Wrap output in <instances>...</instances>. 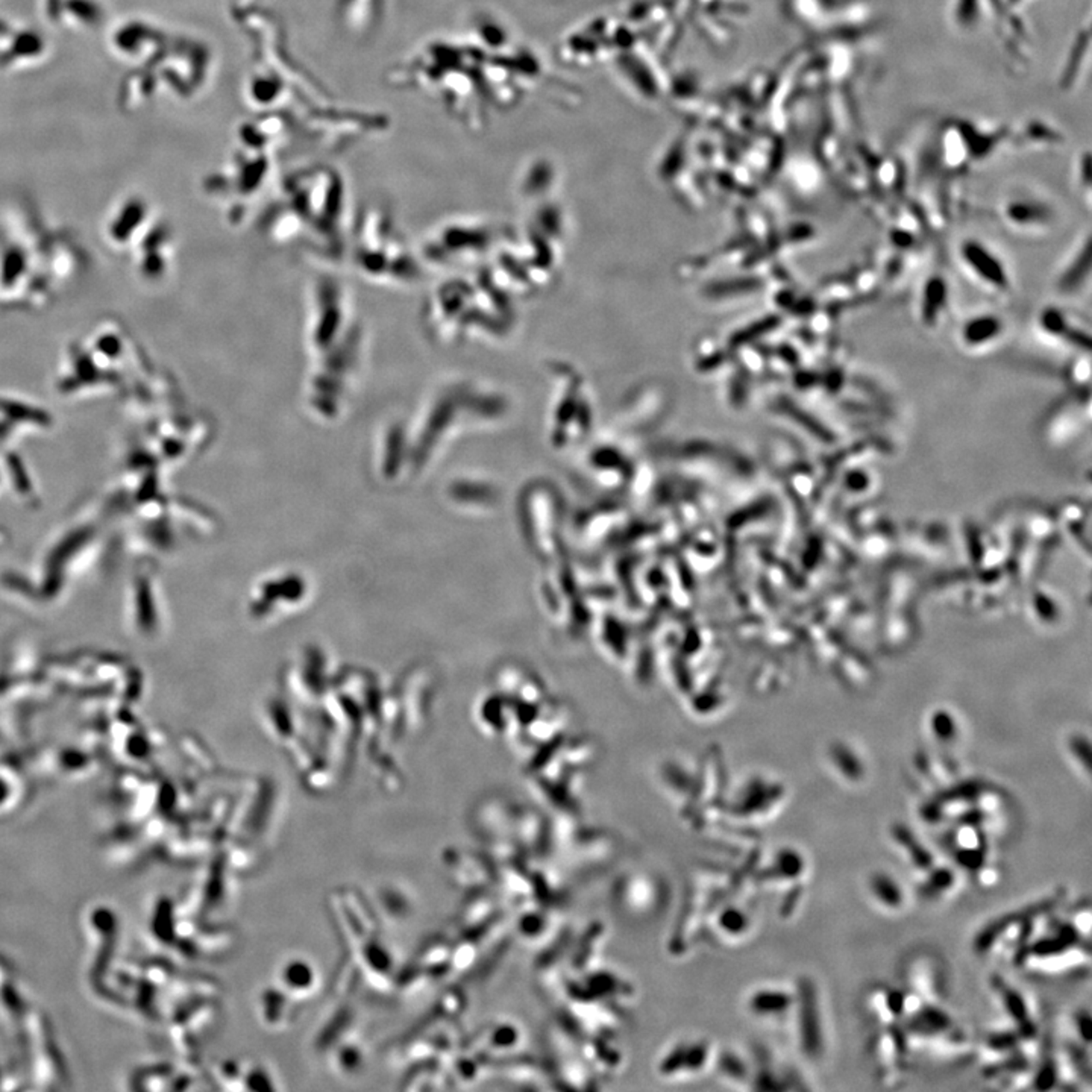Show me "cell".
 <instances>
[{
	"label": "cell",
	"mask_w": 1092,
	"mask_h": 1092,
	"mask_svg": "<svg viewBox=\"0 0 1092 1092\" xmlns=\"http://www.w3.org/2000/svg\"><path fill=\"white\" fill-rule=\"evenodd\" d=\"M277 988L291 1002H305L316 996L320 979L317 968L305 957H290L279 965Z\"/></svg>",
	"instance_id": "5b68a950"
},
{
	"label": "cell",
	"mask_w": 1092,
	"mask_h": 1092,
	"mask_svg": "<svg viewBox=\"0 0 1092 1092\" xmlns=\"http://www.w3.org/2000/svg\"><path fill=\"white\" fill-rule=\"evenodd\" d=\"M943 847L962 871L976 875L989 863L988 832L965 822H951L941 838Z\"/></svg>",
	"instance_id": "7a4b0ae2"
},
{
	"label": "cell",
	"mask_w": 1092,
	"mask_h": 1092,
	"mask_svg": "<svg viewBox=\"0 0 1092 1092\" xmlns=\"http://www.w3.org/2000/svg\"><path fill=\"white\" fill-rule=\"evenodd\" d=\"M808 871V860L796 848H782L772 860V865L763 875L765 880L798 885Z\"/></svg>",
	"instance_id": "30bf717a"
},
{
	"label": "cell",
	"mask_w": 1092,
	"mask_h": 1092,
	"mask_svg": "<svg viewBox=\"0 0 1092 1092\" xmlns=\"http://www.w3.org/2000/svg\"><path fill=\"white\" fill-rule=\"evenodd\" d=\"M963 257L968 261V265H973L974 271L986 278V281L996 285H1004L1006 278H1004V271L1002 265L997 259L991 257V253H986L983 247L979 245H971L965 247Z\"/></svg>",
	"instance_id": "8fae6325"
},
{
	"label": "cell",
	"mask_w": 1092,
	"mask_h": 1092,
	"mask_svg": "<svg viewBox=\"0 0 1092 1092\" xmlns=\"http://www.w3.org/2000/svg\"><path fill=\"white\" fill-rule=\"evenodd\" d=\"M866 891L874 903L886 912H900L907 901L901 882L883 869H877L868 875Z\"/></svg>",
	"instance_id": "52a82bcc"
},
{
	"label": "cell",
	"mask_w": 1092,
	"mask_h": 1092,
	"mask_svg": "<svg viewBox=\"0 0 1092 1092\" xmlns=\"http://www.w3.org/2000/svg\"><path fill=\"white\" fill-rule=\"evenodd\" d=\"M957 875L955 868L936 863L929 871L919 874L918 880V897L923 901H939L945 899L957 885Z\"/></svg>",
	"instance_id": "9c48e42d"
},
{
	"label": "cell",
	"mask_w": 1092,
	"mask_h": 1092,
	"mask_svg": "<svg viewBox=\"0 0 1092 1092\" xmlns=\"http://www.w3.org/2000/svg\"><path fill=\"white\" fill-rule=\"evenodd\" d=\"M901 977L909 994L925 1003L944 1002L949 979L944 963L930 953H918L903 963Z\"/></svg>",
	"instance_id": "3957f363"
},
{
	"label": "cell",
	"mask_w": 1092,
	"mask_h": 1092,
	"mask_svg": "<svg viewBox=\"0 0 1092 1092\" xmlns=\"http://www.w3.org/2000/svg\"><path fill=\"white\" fill-rule=\"evenodd\" d=\"M1073 1032L1076 1034V1040L1088 1047L1091 1046L1092 1022L1088 1009H1079L1073 1015Z\"/></svg>",
	"instance_id": "7c38bea8"
},
{
	"label": "cell",
	"mask_w": 1092,
	"mask_h": 1092,
	"mask_svg": "<svg viewBox=\"0 0 1092 1092\" xmlns=\"http://www.w3.org/2000/svg\"><path fill=\"white\" fill-rule=\"evenodd\" d=\"M889 836L892 844L899 848L900 853L903 854V857L917 871L918 875L936 865V857L933 851L905 822H894L889 828Z\"/></svg>",
	"instance_id": "8992f818"
},
{
	"label": "cell",
	"mask_w": 1092,
	"mask_h": 1092,
	"mask_svg": "<svg viewBox=\"0 0 1092 1092\" xmlns=\"http://www.w3.org/2000/svg\"><path fill=\"white\" fill-rule=\"evenodd\" d=\"M991 989L997 997V1000L1002 1006L1003 1012L1006 1014L1012 1028L1022 1036L1024 1046L1032 1048L1036 1044L1038 1038V1028L1034 1022L1032 1009L1028 1004V998L1024 997L1020 989L1015 988L1012 983L1008 982L1004 977L1000 974H994L989 980Z\"/></svg>",
	"instance_id": "277c9868"
},
{
	"label": "cell",
	"mask_w": 1092,
	"mask_h": 1092,
	"mask_svg": "<svg viewBox=\"0 0 1092 1092\" xmlns=\"http://www.w3.org/2000/svg\"><path fill=\"white\" fill-rule=\"evenodd\" d=\"M794 1018L796 1040L802 1056L808 1060L821 1059L826 1050V1028L822 1018L821 997L816 983L810 977L796 982Z\"/></svg>",
	"instance_id": "6da1fadb"
},
{
	"label": "cell",
	"mask_w": 1092,
	"mask_h": 1092,
	"mask_svg": "<svg viewBox=\"0 0 1092 1092\" xmlns=\"http://www.w3.org/2000/svg\"><path fill=\"white\" fill-rule=\"evenodd\" d=\"M796 992L782 988H763L750 997V1010L765 1018H784L792 1014Z\"/></svg>",
	"instance_id": "ba28073f"
}]
</instances>
